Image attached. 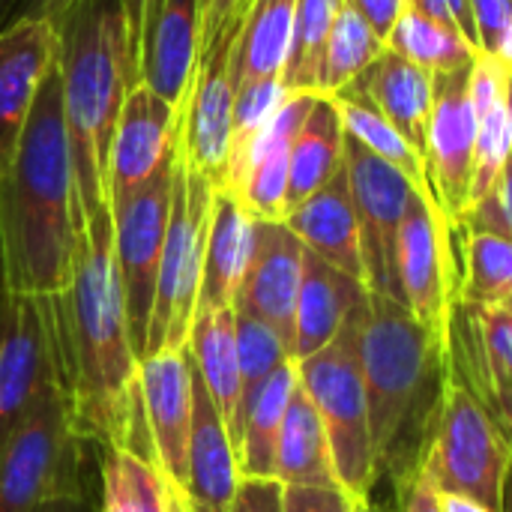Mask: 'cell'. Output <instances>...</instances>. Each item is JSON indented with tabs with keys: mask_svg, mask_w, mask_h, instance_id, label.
<instances>
[{
	"mask_svg": "<svg viewBox=\"0 0 512 512\" xmlns=\"http://www.w3.org/2000/svg\"><path fill=\"white\" fill-rule=\"evenodd\" d=\"M66 393L81 441L123 447L138 405V354L114 264L111 207L84 216L72 282L60 297Z\"/></svg>",
	"mask_w": 512,
	"mask_h": 512,
	"instance_id": "1",
	"label": "cell"
},
{
	"mask_svg": "<svg viewBox=\"0 0 512 512\" xmlns=\"http://www.w3.org/2000/svg\"><path fill=\"white\" fill-rule=\"evenodd\" d=\"M84 228L63 120L57 60L48 69L9 171L0 180V243L12 294L57 300L72 282Z\"/></svg>",
	"mask_w": 512,
	"mask_h": 512,
	"instance_id": "2",
	"label": "cell"
},
{
	"mask_svg": "<svg viewBox=\"0 0 512 512\" xmlns=\"http://www.w3.org/2000/svg\"><path fill=\"white\" fill-rule=\"evenodd\" d=\"M360 363L369 399L378 480L408 486L423 462L444 387V333L420 324L402 303L372 294L363 306Z\"/></svg>",
	"mask_w": 512,
	"mask_h": 512,
	"instance_id": "3",
	"label": "cell"
},
{
	"mask_svg": "<svg viewBox=\"0 0 512 512\" xmlns=\"http://www.w3.org/2000/svg\"><path fill=\"white\" fill-rule=\"evenodd\" d=\"M57 75L81 219L108 207V150L120 108L141 84L123 6L78 0L57 21Z\"/></svg>",
	"mask_w": 512,
	"mask_h": 512,
	"instance_id": "4",
	"label": "cell"
},
{
	"mask_svg": "<svg viewBox=\"0 0 512 512\" xmlns=\"http://www.w3.org/2000/svg\"><path fill=\"white\" fill-rule=\"evenodd\" d=\"M366 297L357 303L330 345L306 360H297L300 387L312 399L330 441L336 480L357 501H369L378 483L369 399L360 363V324Z\"/></svg>",
	"mask_w": 512,
	"mask_h": 512,
	"instance_id": "5",
	"label": "cell"
},
{
	"mask_svg": "<svg viewBox=\"0 0 512 512\" xmlns=\"http://www.w3.org/2000/svg\"><path fill=\"white\" fill-rule=\"evenodd\" d=\"M444 363V387L417 471L438 492L465 495L492 512H501L504 480L512 465L510 441L447 354Z\"/></svg>",
	"mask_w": 512,
	"mask_h": 512,
	"instance_id": "6",
	"label": "cell"
},
{
	"mask_svg": "<svg viewBox=\"0 0 512 512\" xmlns=\"http://www.w3.org/2000/svg\"><path fill=\"white\" fill-rule=\"evenodd\" d=\"M213 192L216 186L189 165L180 147L177 171H174L171 216H168L162 261H159V276H156V297H153L144 357L159 354V351H180L189 342V330L198 312L204 240H207Z\"/></svg>",
	"mask_w": 512,
	"mask_h": 512,
	"instance_id": "7",
	"label": "cell"
},
{
	"mask_svg": "<svg viewBox=\"0 0 512 512\" xmlns=\"http://www.w3.org/2000/svg\"><path fill=\"white\" fill-rule=\"evenodd\" d=\"M78 444L66 378L54 375L0 450V512H36L57 495H84Z\"/></svg>",
	"mask_w": 512,
	"mask_h": 512,
	"instance_id": "8",
	"label": "cell"
},
{
	"mask_svg": "<svg viewBox=\"0 0 512 512\" xmlns=\"http://www.w3.org/2000/svg\"><path fill=\"white\" fill-rule=\"evenodd\" d=\"M180 150V147H177ZM174 171H177V153L132 195L108 204L111 207V237H114V264L117 279L126 300L129 315V333L138 360L147 351V327L153 315V297H156V276L171 216V198H174Z\"/></svg>",
	"mask_w": 512,
	"mask_h": 512,
	"instance_id": "9",
	"label": "cell"
},
{
	"mask_svg": "<svg viewBox=\"0 0 512 512\" xmlns=\"http://www.w3.org/2000/svg\"><path fill=\"white\" fill-rule=\"evenodd\" d=\"M54 375L66 378L60 297L9 291L0 309V450Z\"/></svg>",
	"mask_w": 512,
	"mask_h": 512,
	"instance_id": "10",
	"label": "cell"
},
{
	"mask_svg": "<svg viewBox=\"0 0 512 512\" xmlns=\"http://www.w3.org/2000/svg\"><path fill=\"white\" fill-rule=\"evenodd\" d=\"M345 168H348V183L360 222L366 288L372 294L402 303L399 276H396V249H399V228L408 201L417 189L402 171L372 156L348 135H345Z\"/></svg>",
	"mask_w": 512,
	"mask_h": 512,
	"instance_id": "11",
	"label": "cell"
},
{
	"mask_svg": "<svg viewBox=\"0 0 512 512\" xmlns=\"http://www.w3.org/2000/svg\"><path fill=\"white\" fill-rule=\"evenodd\" d=\"M471 69L435 75V102L426 135V177L432 198L450 225L465 228L474 189V156H477V117L471 102Z\"/></svg>",
	"mask_w": 512,
	"mask_h": 512,
	"instance_id": "12",
	"label": "cell"
},
{
	"mask_svg": "<svg viewBox=\"0 0 512 512\" xmlns=\"http://www.w3.org/2000/svg\"><path fill=\"white\" fill-rule=\"evenodd\" d=\"M450 225L432 195L414 192L399 228L396 276L402 306L429 330H447V312L459 288L450 252Z\"/></svg>",
	"mask_w": 512,
	"mask_h": 512,
	"instance_id": "13",
	"label": "cell"
},
{
	"mask_svg": "<svg viewBox=\"0 0 512 512\" xmlns=\"http://www.w3.org/2000/svg\"><path fill=\"white\" fill-rule=\"evenodd\" d=\"M240 33V30H237ZM237 33L201 54L189 99L183 105V132L180 147L189 165L207 177L216 189H222L231 159V135H234V96H237Z\"/></svg>",
	"mask_w": 512,
	"mask_h": 512,
	"instance_id": "14",
	"label": "cell"
},
{
	"mask_svg": "<svg viewBox=\"0 0 512 512\" xmlns=\"http://www.w3.org/2000/svg\"><path fill=\"white\" fill-rule=\"evenodd\" d=\"M180 132H183V111L156 96L150 87L138 84L129 90L111 150H108V204L132 195L141 189L180 147Z\"/></svg>",
	"mask_w": 512,
	"mask_h": 512,
	"instance_id": "15",
	"label": "cell"
},
{
	"mask_svg": "<svg viewBox=\"0 0 512 512\" xmlns=\"http://www.w3.org/2000/svg\"><path fill=\"white\" fill-rule=\"evenodd\" d=\"M315 93H288L273 120L258 132V138L228 165L222 189L231 192L252 219L282 222L288 198V168L291 147L303 117L312 108Z\"/></svg>",
	"mask_w": 512,
	"mask_h": 512,
	"instance_id": "16",
	"label": "cell"
},
{
	"mask_svg": "<svg viewBox=\"0 0 512 512\" xmlns=\"http://www.w3.org/2000/svg\"><path fill=\"white\" fill-rule=\"evenodd\" d=\"M138 393L159 471L183 486L195 411V363L189 348L159 351L138 363Z\"/></svg>",
	"mask_w": 512,
	"mask_h": 512,
	"instance_id": "17",
	"label": "cell"
},
{
	"mask_svg": "<svg viewBox=\"0 0 512 512\" xmlns=\"http://www.w3.org/2000/svg\"><path fill=\"white\" fill-rule=\"evenodd\" d=\"M303 255L306 246L285 222L255 219L252 258L234 300L237 312L255 315L258 321L273 327L288 348H294V312L303 279Z\"/></svg>",
	"mask_w": 512,
	"mask_h": 512,
	"instance_id": "18",
	"label": "cell"
},
{
	"mask_svg": "<svg viewBox=\"0 0 512 512\" xmlns=\"http://www.w3.org/2000/svg\"><path fill=\"white\" fill-rule=\"evenodd\" d=\"M57 60V27L18 18L0 30V180L12 165L36 93Z\"/></svg>",
	"mask_w": 512,
	"mask_h": 512,
	"instance_id": "19",
	"label": "cell"
},
{
	"mask_svg": "<svg viewBox=\"0 0 512 512\" xmlns=\"http://www.w3.org/2000/svg\"><path fill=\"white\" fill-rule=\"evenodd\" d=\"M444 354L480 399L512 393V312L474 306L456 294L447 312Z\"/></svg>",
	"mask_w": 512,
	"mask_h": 512,
	"instance_id": "20",
	"label": "cell"
},
{
	"mask_svg": "<svg viewBox=\"0 0 512 512\" xmlns=\"http://www.w3.org/2000/svg\"><path fill=\"white\" fill-rule=\"evenodd\" d=\"M336 99H354L393 123L426 162V135L435 102V75L408 57L384 48Z\"/></svg>",
	"mask_w": 512,
	"mask_h": 512,
	"instance_id": "21",
	"label": "cell"
},
{
	"mask_svg": "<svg viewBox=\"0 0 512 512\" xmlns=\"http://www.w3.org/2000/svg\"><path fill=\"white\" fill-rule=\"evenodd\" d=\"M240 480L243 474L231 432L195 369V411L186 447V477L180 489L198 510L228 512Z\"/></svg>",
	"mask_w": 512,
	"mask_h": 512,
	"instance_id": "22",
	"label": "cell"
},
{
	"mask_svg": "<svg viewBox=\"0 0 512 512\" xmlns=\"http://www.w3.org/2000/svg\"><path fill=\"white\" fill-rule=\"evenodd\" d=\"M282 222L297 234V240L309 252H315L336 270H342L366 285L360 222H357V207H354L345 159H342V168L312 198H306L300 207H294Z\"/></svg>",
	"mask_w": 512,
	"mask_h": 512,
	"instance_id": "23",
	"label": "cell"
},
{
	"mask_svg": "<svg viewBox=\"0 0 512 512\" xmlns=\"http://www.w3.org/2000/svg\"><path fill=\"white\" fill-rule=\"evenodd\" d=\"M201 60V0H165L141 54V84L183 111Z\"/></svg>",
	"mask_w": 512,
	"mask_h": 512,
	"instance_id": "24",
	"label": "cell"
},
{
	"mask_svg": "<svg viewBox=\"0 0 512 512\" xmlns=\"http://www.w3.org/2000/svg\"><path fill=\"white\" fill-rule=\"evenodd\" d=\"M252 243H255V219L231 192L216 189L210 222H207V240H204L198 312L234 306L252 258Z\"/></svg>",
	"mask_w": 512,
	"mask_h": 512,
	"instance_id": "25",
	"label": "cell"
},
{
	"mask_svg": "<svg viewBox=\"0 0 512 512\" xmlns=\"http://www.w3.org/2000/svg\"><path fill=\"white\" fill-rule=\"evenodd\" d=\"M366 294L369 288L360 279L336 270L333 264L306 249L294 312V360H306L324 345H330Z\"/></svg>",
	"mask_w": 512,
	"mask_h": 512,
	"instance_id": "26",
	"label": "cell"
},
{
	"mask_svg": "<svg viewBox=\"0 0 512 512\" xmlns=\"http://www.w3.org/2000/svg\"><path fill=\"white\" fill-rule=\"evenodd\" d=\"M471 102L477 117V156L471 189L474 207L495 186L512 153V69L495 54H477L471 69Z\"/></svg>",
	"mask_w": 512,
	"mask_h": 512,
	"instance_id": "27",
	"label": "cell"
},
{
	"mask_svg": "<svg viewBox=\"0 0 512 512\" xmlns=\"http://www.w3.org/2000/svg\"><path fill=\"white\" fill-rule=\"evenodd\" d=\"M192 363L213 405L219 408L231 441L237 447L240 432V405H243V375L237 360V333H234V306L231 309H204L195 315L189 342Z\"/></svg>",
	"mask_w": 512,
	"mask_h": 512,
	"instance_id": "28",
	"label": "cell"
},
{
	"mask_svg": "<svg viewBox=\"0 0 512 512\" xmlns=\"http://www.w3.org/2000/svg\"><path fill=\"white\" fill-rule=\"evenodd\" d=\"M297 387V360H288L264 384L243 396L237 432V462L243 477L276 480V444Z\"/></svg>",
	"mask_w": 512,
	"mask_h": 512,
	"instance_id": "29",
	"label": "cell"
},
{
	"mask_svg": "<svg viewBox=\"0 0 512 512\" xmlns=\"http://www.w3.org/2000/svg\"><path fill=\"white\" fill-rule=\"evenodd\" d=\"M342 159H345V126H342L339 105L330 96H315L291 147L285 216L294 207H300L306 198H312L342 168Z\"/></svg>",
	"mask_w": 512,
	"mask_h": 512,
	"instance_id": "30",
	"label": "cell"
},
{
	"mask_svg": "<svg viewBox=\"0 0 512 512\" xmlns=\"http://www.w3.org/2000/svg\"><path fill=\"white\" fill-rule=\"evenodd\" d=\"M276 480L282 486H333V456L324 423L303 387L294 390L276 444Z\"/></svg>",
	"mask_w": 512,
	"mask_h": 512,
	"instance_id": "31",
	"label": "cell"
},
{
	"mask_svg": "<svg viewBox=\"0 0 512 512\" xmlns=\"http://www.w3.org/2000/svg\"><path fill=\"white\" fill-rule=\"evenodd\" d=\"M294 6L297 0H252L234 51L237 84L261 81V78H282L291 33H294Z\"/></svg>",
	"mask_w": 512,
	"mask_h": 512,
	"instance_id": "32",
	"label": "cell"
},
{
	"mask_svg": "<svg viewBox=\"0 0 512 512\" xmlns=\"http://www.w3.org/2000/svg\"><path fill=\"white\" fill-rule=\"evenodd\" d=\"M387 48L429 69L432 75H447V72L474 66L480 54L453 24L435 21L411 6L402 12L393 33L387 36Z\"/></svg>",
	"mask_w": 512,
	"mask_h": 512,
	"instance_id": "33",
	"label": "cell"
},
{
	"mask_svg": "<svg viewBox=\"0 0 512 512\" xmlns=\"http://www.w3.org/2000/svg\"><path fill=\"white\" fill-rule=\"evenodd\" d=\"M99 512H168V477L129 447H105Z\"/></svg>",
	"mask_w": 512,
	"mask_h": 512,
	"instance_id": "34",
	"label": "cell"
},
{
	"mask_svg": "<svg viewBox=\"0 0 512 512\" xmlns=\"http://www.w3.org/2000/svg\"><path fill=\"white\" fill-rule=\"evenodd\" d=\"M345 0H297L294 6V33L291 51L282 72V84L288 93H315L318 96V75L321 60L327 51V39L339 18Z\"/></svg>",
	"mask_w": 512,
	"mask_h": 512,
	"instance_id": "35",
	"label": "cell"
},
{
	"mask_svg": "<svg viewBox=\"0 0 512 512\" xmlns=\"http://www.w3.org/2000/svg\"><path fill=\"white\" fill-rule=\"evenodd\" d=\"M330 99H336V96H330ZM336 105H339L342 126H345L348 138H354L372 156H378L387 165H393L396 171H402L417 192L432 195L423 156L408 144V138L393 123H387L375 108H369L363 102H354V99H336Z\"/></svg>",
	"mask_w": 512,
	"mask_h": 512,
	"instance_id": "36",
	"label": "cell"
},
{
	"mask_svg": "<svg viewBox=\"0 0 512 512\" xmlns=\"http://www.w3.org/2000/svg\"><path fill=\"white\" fill-rule=\"evenodd\" d=\"M384 48L387 42L345 3L327 39L318 75V96H336L339 90H345Z\"/></svg>",
	"mask_w": 512,
	"mask_h": 512,
	"instance_id": "37",
	"label": "cell"
},
{
	"mask_svg": "<svg viewBox=\"0 0 512 512\" xmlns=\"http://www.w3.org/2000/svg\"><path fill=\"white\" fill-rule=\"evenodd\" d=\"M465 273L456 294L474 306H504L512 294V240L465 231Z\"/></svg>",
	"mask_w": 512,
	"mask_h": 512,
	"instance_id": "38",
	"label": "cell"
},
{
	"mask_svg": "<svg viewBox=\"0 0 512 512\" xmlns=\"http://www.w3.org/2000/svg\"><path fill=\"white\" fill-rule=\"evenodd\" d=\"M234 333H237V360H240V375H243V396L264 384L279 366H285L291 357V348L285 339L258 321L255 315L237 312L234 309Z\"/></svg>",
	"mask_w": 512,
	"mask_h": 512,
	"instance_id": "39",
	"label": "cell"
},
{
	"mask_svg": "<svg viewBox=\"0 0 512 512\" xmlns=\"http://www.w3.org/2000/svg\"><path fill=\"white\" fill-rule=\"evenodd\" d=\"M285 96H288V90H285L282 78H261V81L237 84V96H234V135H231V159H228V165L273 120V114L279 111Z\"/></svg>",
	"mask_w": 512,
	"mask_h": 512,
	"instance_id": "40",
	"label": "cell"
},
{
	"mask_svg": "<svg viewBox=\"0 0 512 512\" xmlns=\"http://www.w3.org/2000/svg\"><path fill=\"white\" fill-rule=\"evenodd\" d=\"M465 231H483V234H498L504 240H512V153L498 174L495 186L468 210Z\"/></svg>",
	"mask_w": 512,
	"mask_h": 512,
	"instance_id": "41",
	"label": "cell"
},
{
	"mask_svg": "<svg viewBox=\"0 0 512 512\" xmlns=\"http://www.w3.org/2000/svg\"><path fill=\"white\" fill-rule=\"evenodd\" d=\"M357 498L333 486H282V512H354Z\"/></svg>",
	"mask_w": 512,
	"mask_h": 512,
	"instance_id": "42",
	"label": "cell"
},
{
	"mask_svg": "<svg viewBox=\"0 0 512 512\" xmlns=\"http://www.w3.org/2000/svg\"><path fill=\"white\" fill-rule=\"evenodd\" d=\"M252 0H201V54L228 42L249 9Z\"/></svg>",
	"mask_w": 512,
	"mask_h": 512,
	"instance_id": "43",
	"label": "cell"
},
{
	"mask_svg": "<svg viewBox=\"0 0 512 512\" xmlns=\"http://www.w3.org/2000/svg\"><path fill=\"white\" fill-rule=\"evenodd\" d=\"M471 6L477 21L480 54H495L507 24L512 21V0H471Z\"/></svg>",
	"mask_w": 512,
	"mask_h": 512,
	"instance_id": "44",
	"label": "cell"
},
{
	"mask_svg": "<svg viewBox=\"0 0 512 512\" xmlns=\"http://www.w3.org/2000/svg\"><path fill=\"white\" fill-rule=\"evenodd\" d=\"M228 512H282V483L243 477Z\"/></svg>",
	"mask_w": 512,
	"mask_h": 512,
	"instance_id": "45",
	"label": "cell"
},
{
	"mask_svg": "<svg viewBox=\"0 0 512 512\" xmlns=\"http://www.w3.org/2000/svg\"><path fill=\"white\" fill-rule=\"evenodd\" d=\"M117 3L123 6L126 27H129V42H132L135 60H138V72H141V54H144L147 36H150L153 21H156L159 9L165 6V0H117Z\"/></svg>",
	"mask_w": 512,
	"mask_h": 512,
	"instance_id": "46",
	"label": "cell"
},
{
	"mask_svg": "<svg viewBox=\"0 0 512 512\" xmlns=\"http://www.w3.org/2000/svg\"><path fill=\"white\" fill-rule=\"evenodd\" d=\"M384 42L393 33L396 21L402 18V12L408 9V0H345Z\"/></svg>",
	"mask_w": 512,
	"mask_h": 512,
	"instance_id": "47",
	"label": "cell"
},
{
	"mask_svg": "<svg viewBox=\"0 0 512 512\" xmlns=\"http://www.w3.org/2000/svg\"><path fill=\"white\" fill-rule=\"evenodd\" d=\"M402 492V512H441L438 489L417 471V477L399 489Z\"/></svg>",
	"mask_w": 512,
	"mask_h": 512,
	"instance_id": "48",
	"label": "cell"
},
{
	"mask_svg": "<svg viewBox=\"0 0 512 512\" xmlns=\"http://www.w3.org/2000/svg\"><path fill=\"white\" fill-rule=\"evenodd\" d=\"M78 0H18V9H15V15H12V21H18V18H42V21H48V24H54L57 27V21L75 6ZM9 21V24H12Z\"/></svg>",
	"mask_w": 512,
	"mask_h": 512,
	"instance_id": "49",
	"label": "cell"
},
{
	"mask_svg": "<svg viewBox=\"0 0 512 512\" xmlns=\"http://www.w3.org/2000/svg\"><path fill=\"white\" fill-rule=\"evenodd\" d=\"M486 408L492 411V417L498 420V426L504 429L507 441L512 447V393H504V396H492V399H483Z\"/></svg>",
	"mask_w": 512,
	"mask_h": 512,
	"instance_id": "50",
	"label": "cell"
},
{
	"mask_svg": "<svg viewBox=\"0 0 512 512\" xmlns=\"http://www.w3.org/2000/svg\"><path fill=\"white\" fill-rule=\"evenodd\" d=\"M36 512H96L90 507V501L84 495H57L51 501H45Z\"/></svg>",
	"mask_w": 512,
	"mask_h": 512,
	"instance_id": "51",
	"label": "cell"
},
{
	"mask_svg": "<svg viewBox=\"0 0 512 512\" xmlns=\"http://www.w3.org/2000/svg\"><path fill=\"white\" fill-rule=\"evenodd\" d=\"M438 504H441V512H492L489 507H483L480 501H474V498L450 495V492H438Z\"/></svg>",
	"mask_w": 512,
	"mask_h": 512,
	"instance_id": "52",
	"label": "cell"
},
{
	"mask_svg": "<svg viewBox=\"0 0 512 512\" xmlns=\"http://www.w3.org/2000/svg\"><path fill=\"white\" fill-rule=\"evenodd\" d=\"M168 512H195L192 501L186 498V492L180 486H174L171 480H168Z\"/></svg>",
	"mask_w": 512,
	"mask_h": 512,
	"instance_id": "53",
	"label": "cell"
},
{
	"mask_svg": "<svg viewBox=\"0 0 512 512\" xmlns=\"http://www.w3.org/2000/svg\"><path fill=\"white\" fill-rule=\"evenodd\" d=\"M495 57H498L504 66H510L512 69V21L507 24L504 36H501V42H498V51H495Z\"/></svg>",
	"mask_w": 512,
	"mask_h": 512,
	"instance_id": "54",
	"label": "cell"
},
{
	"mask_svg": "<svg viewBox=\"0 0 512 512\" xmlns=\"http://www.w3.org/2000/svg\"><path fill=\"white\" fill-rule=\"evenodd\" d=\"M15 9H18V0H0V30L12 21Z\"/></svg>",
	"mask_w": 512,
	"mask_h": 512,
	"instance_id": "55",
	"label": "cell"
},
{
	"mask_svg": "<svg viewBox=\"0 0 512 512\" xmlns=\"http://www.w3.org/2000/svg\"><path fill=\"white\" fill-rule=\"evenodd\" d=\"M9 297V282H6V261H3V243H0V309Z\"/></svg>",
	"mask_w": 512,
	"mask_h": 512,
	"instance_id": "56",
	"label": "cell"
},
{
	"mask_svg": "<svg viewBox=\"0 0 512 512\" xmlns=\"http://www.w3.org/2000/svg\"><path fill=\"white\" fill-rule=\"evenodd\" d=\"M501 512H512V465L504 480V495H501Z\"/></svg>",
	"mask_w": 512,
	"mask_h": 512,
	"instance_id": "57",
	"label": "cell"
},
{
	"mask_svg": "<svg viewBox=\"0 0 512 512\" xmlns=\"http://www.w3.org/2000/svg\"><path fill=\"white\" fill-rule=\"evenodd\" d=\"M354 512H378V510L372 507V498H369V501H360V504H357V510H354Z\"/></svg>",
	"mask_w": 512,
	"mask_h": 512,
	"instance_id": "58",
	"label": "cell"
},
{
	"mask_svg": "<svg viewBox=\"0 0 512 512\" xmlns=\"http://www.w3.org/2000/svg\"><path fill=\"white\" fill-rule=\"evenodd\" d=\"M504 309H507V312H512V294H510V297H507V303H504Z\"/></svg>",
	"mask_w": 512,
	"mask_h": 512,
	"instance_id": "59",
	"label": "cell"
},
{
	"mask_svg": "<svg viewBox=\"0 0 512 512\" xmlns=\"http://www.w3.org/2000/svg\"><path fill=\"white\" fill-rule=\"evenodd\" d=\"M192 510H195V512H207V510H198V507H195V504H192Z\"/></svg>",
	"mask_w": 512,
	"mask_h": 512,
	"instance_id": "60",
	"label": "cell"
}]
</instances>
